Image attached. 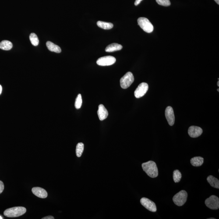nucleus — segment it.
<instances>
[{"instance_id":"1","label":"nucleus","mask_w":219,"mask_h":219,"mask_svg":"<svg viewBox=\"0 0 219 219\" xmlns=\"http://www.w3.org/2000/svg\"><path fill=\"white\" fill-rule=\"evenodd\" d=\"M142 168L149 177L156 178L158 176V171L156 163L152 161H149L142 164Z\"/></svg>"},{"instance_id":"2","label":"nucleus","mask_w":219,"mask_h":219,"mask_svg":"<svg viewBox=\"0 0 219 219\" xmlns=\"http://www.w3.org/2000/svg\"><path fill=\"white\" fill-rule=\"evenodd\" d=\"M25 208L22 206H16L7 209L4 212V215L8 217H15L23 215L26 212Z\"/></svg>"},{"instance_id":"3","label":"nucleus","mask_w":219,"mask_h":219,"mask_svg":"<svg viewBox=\"0 0 219 219\" xmlns=\"http://www.w3.org/2000/svg\"><path fill=\"white\" fill-rule=\"evenodd\" d=\"M187 198V192L185 190H181L176 194L173 197L172 200L176 205L180 206L183 205L186 203Z\"/></svg>"},{"instance_id":"4","label":"nucleus","mask_w":219,"mask_h":219,"mask_svg":"<svg viewBox=\"0 0 219 219\" xmlns=\"http://www.w3.org/2000/svg\"><path fill=\"white\" fill-rule=\"evenodd\" d=\"M137 21L138 24L144 31L147 33H151L153 31L154 28L148 19L146 18L140 17Z\"/></svg>"},{"instance_id":"5","label":"nucleus","mask_w":219,"mask_h":219,"mask_svg":"<svg viewBox=\"0 0 219 219\" xmlns=\"http://www.w3.org/2000/svg\"><path fill=\"white\" fill-rule=\"evenodd\" d=\"M134 80V77L132 73L128 72L120 79V85L121 87L123 89H126L130 86Z\"/></svg>"},{"instance_id":"6","label":"nucleus","mask_w":219,"mask_h":219,"mask_svg":"<svg viewBox=\"0 0 219 219\" xmlns=\"http://www.w3.org/2000/svg\"><path fill=\"white\" fill-rule=\"evenodd\" d=\"M207 207L212 210H218L219 208V199L215 195H212L205 201Z\"/></svg>"},{"instance_id":"7","label":"nucleus","mask_w":219,"mask_h":219,"mask_svg":"<svg viewBox=\"0 0 219 219\" xmlns=\"http://www.w3.org/2000/svg\"><path fill=\"white\" fill-rule=\"evenodd\" d=\"M116 61V59L114 57L108 56L99 58L97 61V63L100 66H109L115 63Z\"/></svg>"},{"instance_id":"8","label":"nucleus","mask_w":219,"mask_h":219,"mask_svg":"<svg viewBox=\"0 0 219 219\" xmlns=\"http://www.w3.org/2000/svg\"><path fill=\"white\" fill-rule=\"evenodd\" d=\"M149 86L147 83H143L140 84L134 92L135 97L139 98L143 97L147 92Z\"/></svg>"},{"instance_id":"9","label":"nucleus","mask_w":219,"mask_h":219,"mask_svg":"<svg viewBox=\"0 0 219 219\" xmlns=\"http://www.w3.org/2000/svg\"><path fill=\"white\" fill-rule=\"evenodd\" d=\"M140 203L142 205L149 211L155 212L157 211L156 204L152 201L146 198H142L140 199Z\"/></svg>"},{"instance_id":"10","label":"nucleus","mask_w":219,"mask_h":219,"mask_svg":"<svg viewBox=\"0 0 219 219\" xmlns=\"http://www.w3.org/2000/svg\"><path fill=\"white\" fill-rule=\"evenodd\" d=\"M165 116L169 125L172 126L175 123V117L173 109L171 107H168L165 110Z\"/></svg>"},{"instance_id":"11","label":"nucleus","mask_w":219,"mask_h":219,"mask_svg":"<svg viewBox=\"0 0 219 219\" xmlns=\"http://www.w3.org/2000/svg\"><path fill=\"white\" fill-rule=\"evenodd\" d=\"M203 132L202 128L198 126H190L188 130V133L192 138H197L200 136Z\"/></svg>"},{"instance_id":"12","label":"nucleus","mask_w":219,"mask_h":219,"mask_svg":"<svg viewBox=\"0 0 219 219\" xmlns=\"http://www.w3.org/2000/svg\"><path fill=\"white\" fill-rule=\"evenodd\" d=\"M32 192L37 197L41 198V199H45L48 196V193L47 191L40 187H34L32 188Z\"/></svg>"},{"instance_id":"13","label":"nucleus","mask_w":219,"mask_h":219,"mask_svg":"<svg viewBox=\"0 0 219 219\" xmlns=\"http://www.w3.org/2000/svg\"><path fill=\"white\" fill-rule=\"evenodd\" d=\"M97 114L100 121L104 120L108 117V111L103 104H100L99 106Z\"/></svg>"},{"instance_id":"14","label":"nucleus","mask_w":219,"mask_h":219,"mask_svg":"<svg viewBox=\"0 0 219 219\" xmlns=\"http://www.w3.org/2000/svg\"><path fill=\"white\" fill-rule=\"evenodd\" d=\"M123 47L121 45L113 43L107 46L106 48L105 51L107 52H112L120 51L122 49Z\"/></svg>"},{"instance_id":"15","label":"nucleus","mask_w":219,"mask_h":219,"mask_svg":"<svg viewBox=\"0 0 219 219\" xmlns=\"http://www.w3.org/2000/svg\"><path fill=\"white\" fill-rule=\"evenodd\" d=\"M46 44H47V48L50 51L53 52H56L57 53L61 52V48L59 46H57L49 41H47Z\"/></svg>"},{"instance_id":"16","label":"nucleus","mask_w":219,"mask_h":219,"mask_svg":"<svg viewBox=\"0 0 219 219\" xmlns=\"http://www.w3.org/2000/svg\"><path fill=\"white\" fill-rule=\"evenodd\" d=\"M207 181L213 187L217 188H219V181L217 178H215L212 175H210L207 177Z\"/></svg>"},{"instance_id":"17","label":"nucleus","mask_w":219,"mask_h":219,"mask_svg":"<svg viewBox=\"0 0 219 219\" xmlns=\"http://www.w3.org/2000/svg\"><path fill=\"white\" fill-rule=\"evenodd\" d=\"M204 162V158L201 157H195L191 159L190 163L194 167H200Z\"/></svg>"},{"instance_id":"18","label":"nucleus","mask_w":219,"mask_h":219,"mask_svg":"<svg viewBox=\"0 0 219 219\" xmlns=\"http://www.w3.org/2000/svg\"><path fill=\"white\" fill-rule=\"evenodd\" d=\"M13 45L12 43L8 40H3L0 42V49L5 50V51H9L12 48Z\"/></svg>"},{"instance_id":"19","label":"nucleus","mask_w":219,"mask_h":219,"mask_svg":"<svg viewBox=\"0 0 219 219\" xmlns=\"http://www.w3.org/2000/svg\"><path fill=\"white\" fill-rule=\"evenodd\" d=\"M97 25L99 27L101 28V29H106V30L111 29L113 27V24L110 23V22L101 21H99L97 22Z\"/></svg>"},{"instance_id":"20","label":"nucleus","mask_w":219,"mask_h":219,"mask_svg":"<svg viewBox=\"0 0 219 219\" xmlns=\"http://www.w3.org/2000/svg\"><path fill=\"white\" fill-rule=\"evenodd\" d=\"M84 149V145L82 143H79L77 145L76 147V154L78 157H80Z\"/></svg>"},{"instance_id":"21","label":"nucleus","mask_w":219,"mask_h":219,"mask_svg":"<svg viewBox=\"0 0 219 219\" xmlns=\"http://www.w3.org/2000/svg\"><path fill=\"white\" fill-rule=\"evenodd\" d=\"M30 42L31 44L33 46H38L39 43V40L37 37V36L35 33H32L30 34V37H29Z\"/></svg>"},{"instance_id":"22","label":"nucleus","mask_w":219,"mask_h":219,"mask_svg":"<svg viewBox=\"0 0 219 219\" xmlns=\"http://www.w3.org/2000/svg\"><path fill=\"white\" fill-rule=\"evenodd\" d=\"M181 178H182V175H181L180 172L178 170H176L173 171V178L174 182L175 183L179 182L181 180Z\"/></svg>"},{"instance_id":"23","label":"nucleus","mask_w":219,"mask_h":219,"mask_svg":"<svg viewBox=\"0 0 219 219\" xmlns=\"http://www.w3.org/2000/svg\"><path fill=\"white\" fill-rule=\"evenodd\" d=\"M82 98L81 95L79 94L77 97H76V101H75V107L77 109H79L81 108L82 104Z\"/></svg>"},{"instance_id":"24","label":"nucleus","mask_w":219,"mask_h":219,"mask_svg":"<svg viewBox=\"0 0 219 219\" xmlns=\"http://www.w3.org/2000/svg\"><path fill=\"white\" fill-rule=\"evenodd\" d=\"M157 3L160 5L164 6H169L171 3L170 0H156Z\"/></svg>"},{"instance_id":"25","label":"nucleus","mask_w":219,"mask_h":219,"mask_svg":"<svg viewBox=\"0 0 219 219\" xmlns=\"http://www.w3.org/2000/svg\"><path fill=\"white\" fill-rule=\"evenodd\" d=\"M4 189V185L2 181H0V194L2 193Z\"/></svg>"},{"instance_id":"26","label":"nucleus","mask_w":219,"mask_h":219,"mask_svg":"<svg viewBox=\"0 0 219 219\" xmlns=\"http://www.w3.org/2000/svg\"><path fill=\"white\" fill-rule=\"evenodd\" d=\"M42 219H54V217H53L52 216H47V217H43V218H42Z\"/></svg>"},{"instance_id":"27","label":"nucleus","mask_w":219,"mask_h":219,"mask_svg":"<svg viewBox=\"0 0 219 219\" xmlns=\"http://www.w3.org/2000/svg\"><path fill=\"white\" fill-rule=\"evenodd\" d=\"M142 1H143V0H136L134 3L135 5H136V6L139 5Z\"/></svg>"},{"instance_id":"28","label":"nucleus","mask_w":219,"mask_h":219,"mask_svg":"<svg viewBox=\"0 0 219 219\" xmlns=\"http://www.w3.org/2000/svg\"><path fill=\"white\" fill-rule=\"evenodd\" d=\"M2 86L0 85V95L1 94V93H2Z\"/></svg>"},{"instance_id":"29","label":"nucleus","mask_w":219,"mask_h":219,"mask_svg":"<svg viewBox=\"0 0 219 219\" xmlns=\"http://www.w3.org/2000/svg\"><path fill=\"white\" fill-rule=\"evenodd\" d=\"M215 1H216V3H217V4H219V0H214Z\"/></svg>"},{"instance_id":"30","label":"nucleus","mask_w":219,"mask_h":219,"mask_svg":"<svg viewBox=\"0 0 219 219\" xmlns=\"http://www.w3.org/2000/svg\"><path fill=\"white\" fill-rule=\"evenodd\" d=\"M217 86H219V80L218 81V82H217Z\"/></svg>"},{"instance_id":"31","label":"nucleus","mask_w":219,"mask_h":219,"mask_svg":"<svg viewBox=\"0 0 219 219\" xmlns=\"http://www.w3.org/2000/svg\"><path fill=\"white\" fill-rule=\"evenodd\" d=\"M3 219L2 217H1V216H0V219Z\"/></svg>"},{"instance_id":"32","label":"nucleus","mask_w":219,"mask_h":219,"mask_svg":"<svg viewBox=\"0 0 219 219\" xmlns=\"http://www.w3.org/2000/svg\"><path fill=\"white\" fill-rule=\"evenodd\" d=\"M208 219H215V218H208Z\"/></svg>"},{"instance_id":"33","label":"nucleus","mask_w":219,"mask_h":219,"mask_svg":"<svg viewBox=\"0 0 219 219\" xmlns=\"http://www.w3.org/2000/svg\"><path fill=\"white\" fill-rule=\"evenodd\" d=\"M217 91H218V92L219 91V89H217Z\"/></svg>"}]
</instances>
